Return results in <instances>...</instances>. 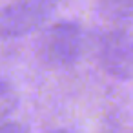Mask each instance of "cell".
Returning a JSON list of instances; mask_svg holds the SVG:
<instances>
[{"mask_svg":"<svg viewBox=\"0 0 133 133\" xmlns=\"http://www.w3.org/2000/svg\"><path fill=\"white\" fill-rule=\"evenodd\" d=\"M84 35L78 24L62 20L46 28L37 42L35 51L38 60L48 68H68L75 64L82 53Z\"/></svg>","mask_w":133,"mask_h":133,"instance_id":"obj_1","label":"cell"},{"mask_svg":"<svg viewBox=\"0 0 133 133\" xmlns=\"http://www.w3.org/2000/svg\"><path fill=\"white\" fill-rule=\"evenodd\" d=\"M49 133H73V131H69V129H53Z\"/></svg>","mask_w":133,"mask_h":133,"instance_id":"obj_7","label":"cell"},{"mask_svg":"<svg viewBox=\"0 0 133 133\" xmlns=\"http://www.w3.org/2000/svg\"><path fill=\"white\" fill-rule=\"evenodd\" d=\"M0 133H28V129L17 120H4L0 122Z\"/></svg>","mask_w":133,"mask_h":133,"instance_id":"obj_6","label":"cell"},{"mask_svg":"<svg viewBox=\"0 0 133 133\" xmlns=\"http://www.w3.org/2000/svg\"><path fill=\"white\" fill-rule=\"evenodd\" d=\"M17 106V93L9 82L0 77V120H4Z\"/></svg>","mask_w":133,"mask_h":133,"instance_id":"obj_5","label":"cell"},{"mask_svg":"<svg viewBox=\"0 0 133 133\" xmlns=\"http://www.w3.org/2000/svg\"><path fill=\"white\" fill-rule=\"evenodd\" d=\"M57 9L49 0H24L0 8V38H17L40 28Z\"/></svg>","mask_w":133,"mask_h":133,"instance_id":"obj_2","label":"cell"},{"mask_svg":"<svg viewBox=\"0 0 133 133\" xmlns=\"http://www.w3.org/2000/svg\"><path fill=\"white\" fill-rule=\"evenodd\" d=\"M98 11L115 29H122L120 26L133 22V0H106L98 4Z\"/></svg>","mask_w":133,"mask_h":133,"instance_id":"obj_4","label":"cell"},{"mask_svg":"<svg viewBox=\"0 0 133 133\" xmlns=\"http://www.w3.org/2000/svg\"><path fill=\"white\" fill-rule=\"evenodd\" d=\"M98 58L102 68L117 78L133 77V35L122 29H109L98 42Z\"/></svg>","mask_w":133,"mask_h":133,"instance_id":"obj_3","label":"cell"}]
</instances>
